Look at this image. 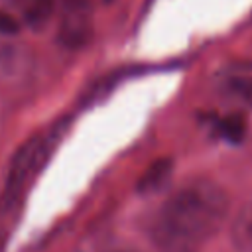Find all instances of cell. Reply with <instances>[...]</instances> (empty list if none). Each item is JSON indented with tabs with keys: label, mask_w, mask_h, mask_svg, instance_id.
<instances>
[{
	"label": "cell",
	"mask_w": 252,
	"mask_h": 252,
	"mask_svg": "<svg viewBox=\"0 0 252 252\" xmlns=\"http://www.w3.org/2000/svg\"><path fill=\"white\" fill-rule=\"evenodd\" d=\"M230 242L238 252H252V203L242 205L230 219Z\"/></svg>",
	"instance_id": "52a82bcc"
},
{
	"label": "cell",
	"mask_w": 252,
	"mask_h": 252,
	"mask_svg": "<svg viewBox=\"0 0 252 252\" xmlns=\"http://www.w3.org/2000/svg\"><path fill=\"white\" fill-rule=\"evenodd\" d=\"M35 71L32 47L20 37L14 20L0 16V85L6 89L24 87Z\"/></svg>",
	"instance_id": "7a4b0ae2"
},
{
	"label": "cell",
	"mask_w": 252,
	"mask_h": 252,
	"mask_svg": "<svg viewBox=\"0 0 252 252\" xmlns=\"http://www.w3.org/2000/svg\"><path fill=\"white\" fill-rule=\"evenodd\" d=\"M104 252H142V250L130 244H114V246H108Z\"/></svg>",
	"instance_id": "9c48e42d"
},
{
	"label": "cell",
	"mask_w": 252,
	"mask_h": 252,
	"mask_svg": "<svg viewBox=\"0 0 252 252\" xmlns=\"http://www.w3.org/2000/svg\"><path fill=\"white\" fill-rule=\"evenodd\" d=\"M217 89L228 100L252 104V63L230 61L217 75Z\"/></svg>",
	"instance_id": "277c9868"
},
{
	"label": "cell",
	"mask_w": 252,
	"mask_h": 252,
	"mask_svg": "<svg viewBox=\"0 0 252 252\" xmlns=\"http://www.w3.org/2000/svg\"><path fill=\"white\" fill-rule=\"evenodd\" d=\"M51 138L49 136H37L33 140H30L12 159V165L8 169V177H6V185H4V195H2V209L10 211L16 201L22 195V189H26V185L30 183V179L33 177V173L37 171V167L41 165V161L45 159V156L49 154V146H51Z\"/></svg>",
	"instance_id": "3957f363"
},
{
	"label": "cell",
	"mask_w": 252,
	"mask_h": 252,
	"mask_svg": "<svg viewBox=\"0 0 252 252\" xmlns=\"http://www.w3.org/2000/svg\"><path fill=\"white\" fill-rule=\"evenodd\" d=\"M93 37V18L83 12H63L57 26V39L67 49H81Z\"/></svg>",
	"instance_id": "5b68a950"
},
{
	"label": "cell",
	"mask_w": 252,
	"mask_h": 252,
	"mask_svg": "<svg viewBox=\"0 0 252 252\" xmlns=\"http://www.w3.org/2000/svg\"><path fill=\"white\" fill-rule=\"evenodd\" d=\"M228 219V197L209 177H193L169 193L150 232L159 252H199Z\"/></svg>",
	"instance_id": "6da1fadb"
},
{
	"label": "cell",
	"mask_w": 252,
	"mask_h": 252,
	"mask_svg": "<svg viewBox=\"0 0 252 252\" xmlns=\"http://www.w3.org/2000/svg\"><path fill=\"white\" fill-rule=\"evenodd\" d=\"M57 4V0H18L20 18L28 28L41 30L51 22Z\"/></svg>",
	"instance_id": "8992f818"
},
{
	"label": "cell",
	"mask_w": 252,
	"mask_h": 252,
	"mask_svg": "<svg viewBox=\"0 0 252 252\" xmlns=\"http://www.w3.org/2000/svg\"><path fill=\"white\" fill-rule=\"evenodd\" d=\"M63 12H83L91 14L96 0H57Z\"/></svg>",
	"instance_id": "ba28073f"
}]
</instances>
